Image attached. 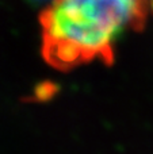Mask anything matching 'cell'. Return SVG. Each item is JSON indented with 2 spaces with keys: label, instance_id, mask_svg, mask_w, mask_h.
<instances>
[{
  "label": "cell",
  "instance_id": "obj_1",
  "mask_svg": "<svg viewBox=\"0 0 153 154\" xmlns=\"http://www.w3.org/2000/svg\"><path fill=\"white\" fill-rule=\"evenodd\" d=\"M148 8V0H52L39 16L43 60L58 70L111 65L118 41L145 26Z\"/></svg>",
  "mask_w": 153,
  "mask_h": 154
},
{
  "label": "cell",
  "instance_id": "obj_2",
  "mask_svg": "<svg viewBox=\"0 0 153 154\" xmlns=\"http://www.w3.org/2000/svg\"><path fill=\"white\" fill-rule=\"evenodd\" d=\"M148 4H149V7H151L152 11H153V0H148Z\"/></svg>",
  "mask_w": 153,
  "mask_h": 154
}]
</instances>
